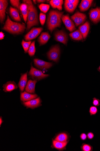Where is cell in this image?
<instances>
[{
    "instance_id": "1",
    "label": "cell",
    "mask_w": 100,
    "mask_h": 151,
    "mask_svg": "<svg viewBox=\"0 0 100 151\" xmlns=\"http://www.w3.org/2000/svg\"><path fill=\"white\" fill-rule=\"evenodd\" d=\"M23 2L27 5L28 7V15L27 30L28 31L32 26L39 24L38 15L37 9L33 4L31 1L26 0L23 1Z\"/></svg>"
},
{
    "instance_id": "2",
    "label": "cell",
    "mask_w": 100,
    "mask_h": 151,
    "mask_svg": "<svg viewBox=\"0 0 100 151\" xmlns=\"http://www.w3.org/2000/svg\"><path fill=\"white\" fill-rule=\"evenodd\" d=\"M63 14L64 12L56 10L50 11L47 20V24L48 29L51 32L56 28L60 26L61 19Z\"/></svg>"
},
{
    "instance_id": "3",
    "label": "cell",
    "mask_w": 100,
    "mask_h": 151,
    "mask_svg": "<svg viewBox=\"0 0 100 151\" xmlns=\"http://www.w3.org/2000/svg\"><path fill=\"white\" fill-rule=\"evenodd\" d=\"M26 28L24 24L12 21L7 16V19L3 29L11 33L18 34L23 32Z\"/></svg>"
},
{
    "instance_id": "4",
    "label": "cell",
    "mask_w": 100,
    "mask_h": 151,
    "mask_svg": "<svg viewBox=\"0 0 100 151\" xmlns=\"http://www.w3.org/2000/svg\"><path fill=\"white\" fill-rule=\"evenodd\" d=\"M49 60L57 62L60 55V49L58 45H56L53 47L47 53Z\"/></svg>"
},
{
    "instance_id": "5",
    "label": "cell",
    "mask_w": 100,
    "mask_h": 151,
    "mask_svg": "<svg viewBox=\"0 0 100 151\" xmlns=\"http://www.w3.org/2000/svg\"><path fill=\"white\" fill-rule=\"evenodd\" d=\"M43 28H32L25 36L26 41H29L34 39L38 36Z\"/></svg>"
},
{
    "instance_id": "6",
    "label": "cell",
    "mask_w": 100,
    "mask_h": 151,
    "mask_svg": "<svg viewBox=\"0 0 100 151\" xmlns=\"http://www.w3.org/2000/svg\"><path fill=\"white\" fill-rule=\"evenodd\" d=\"M29 75L32 78H35L39 80L46 78L49 76L48 75L45 74L42 71L39 70L31 66Z\"/></svg>"
},
{
    "instance_id": "7",
    "label": "cell",
    "mask_w": 100,
    "mask_h": 151,
    "mask_svg": "<svg viewBox=\"0 0 100 151\" xmlns=\"http://www.w3.org/2000/svg\"><path fill=\"white\" fill-rule=\"evenodd\" d=\"M71 17L72 19L75 23L77 26L83 24L86 19L85 15L79 12L75 14Z\"/></svg>"
},
{
    "instance_id": "8",
    "label": "cell",
    "mask_w": 100,
    "mask_h": 151,
    "mask_svg": "<svg viewBox=\"0 0 100 151\" xmlns=\"http://www.w3.org/2000/svg\"><path fill=\"white\" fill-rule=\"evenodd\" d=\"M61 19L66 28L70 32H72L76 29L74 23L70 19L68 15L62 16Z\"/></svg>"
},
{
    "instance_id": "9",
    "label": "cell",
    "mask_w": 100,
    "mask_h": 151,
    "mask_svg": "<svg viewBox=\"0 0 100 151\" xmlns=\"http://www.w3.org/2000/svg\"><path fill=\"white\" fill-rule=\"evenodd\" d=\"M89 17L91 20L94 23H96L100 21V8L97 7L90 11Z\"/></svg>"
},
{
    "instance_id": "10",
    "label": "cell",
    "mask_w": 100,
    "mask_h": 151,
    "mask_svg": "<svg viewBox=\"0 0 100 151\" xmlns=\"http://www.w3.org/2000/svg\"><path fill=\"white\" fill-rule=\"evenodd\" d=\"M8 3L7 1H0V20L1 23H3L6 17V11Z\"/></svg>"
},
{
    "instance_id": "11",
    "label": "cell",
    "mask_w": 100,
    "mask_h": 151,
    "mask_svg": "<svg viewBox=\"0 0 100 151\" xmlns=\"http://www.w3.org/2000/svg\"><path fill=\"white\" fill-rule=\"evenodd\" d=\"M56 40L65 45L67 43L68 38L67 35L63 31H57L55 34Z\"/></svg>"
},
{
    "instance_id": "12",
    "label": "cell",
    "mask_w": 100,
    "mask_h": 151,
    "mask_svg": "<svg viewBox=\"0 0 100 151\" xmlns=\"http://www.w3.org/2000/svg\"><path fill=\"white\" fill-rule=\"evenodd\" d=\"M41 102L40 98L39 97L36 99L24 102L23 104L27 108L34 109L40 106L41 105Z\"/></svg>"
},
{
    "instance_id": "13",
    "label": "cell",
    "mask_w": 100,
    "mask_h": 151,
    "mask_svg": "<svg viewBox=\"0 0 100 151\" xmlns=\"http://www.w3.org/2000/svg\"><path fill=\"white\" fill-rule=\"evenodd\" d=\"M34 61L35 66L41 69H48L53 66L52 63L46 62L39 59H35Z\"/></svg>"
},
{
    "instance_id": "14",
    "label": "cell",
    "mask_w": 100,
    "mask_h": 151,
    "mask_svg": "<svg viewBox=\"0 0 100 151\" xmlns=\"http://www.w3.org/2000/svg\"><path fill=\"white\" fill-rule=\"evenodd\" d=\"M90 24L86 21L84 24L79 27V30L82 33L83 38L85 39L87 37L90 30Z\"/></svg>"
},
{
    "instance_id": "15",
    "label": "cell",
    "mask_w": 100,
    "mask_h": 151,
    "mask_svg": "<svg viewBox=\"0 0 100 151\" xmlns=\"http://www.w3.org/2000/svg\"><path fill=\"white\" fill-rule=\"evenodd\" d=\"M16 8L10 7L9 9L10 14L11 18L17 21H21L19 11Z\"/></svg>"
},
{
    "instance_id": "16",
    "label": "cell",
    "mask_w": 100,
    "mask_h": 151,
    "mask_svg": "<svg viewBox=\"0 0 100 151\" xmlns=\"http://www.w3.org/2000/svg\"><path fill=\"white\" fill-rule=\"evenodd\" d=\"M37 97V95L36 94H31L26 91L21 93L20 99L23 102L29 101L35 99Z\"/></svg>"
},
{
    "instance_id": "17",
    "label": "cell",
    "mask_w": 100,
    "mask_h": 151,
    "mask_svg": "<svg viewBox=\"0 0 100 151\" xmlns=\"http://www.w3.org/2000/svg\"><path fill=\"white\" fill-rule=\"evenodd\" d=\"M37 80H29L25 88V90L30 94H34L35 93V87L37 83Z\"/></svg>"
},
{
    "instance_id": "18",
    "label": "cell",
    "mask_w": 100,
    "mask_h": 151,
    "mask_svg": "<svg viewBox=\"0 0 100 151\" xmlns=\"http://www.w3.org/2000/svg\"><path fill=\"white\" fill-rule=\"evenodd\" d=\"M93 1L91 0H82L79 6L80 11H84L88 10L91 6Z\"/></svg>"
},
{
    "instance_id": "19",
    "label": "cell",
    "mask_w": 100,
    "mask_h": 151,
    "mask_svg": "<svg viewBox=\"0 0 100 151\" xmlns=\"http://www.w3.org/2000/svg\"><path fill=\"white\" fill-rule=\"evenodd\" d=\"M51 36L48 32H42L39 37L38 41L40 43V46L46 44L48 41Z\"/></svg>"
},
{
    "instance_id": "20",
    "label": "cell",
    "mask_w": 100,
    "mask_h": 151,
    "mask_svg": "<svg viewBox=\"0 0 100 151\" xmlns=\"http://www.w3.org/2000/svg\"><path fill=\"white\" fill-rule=\"evenodd\" d=\"M3 87L4 90L5 92H11L18 88L16 84L14 81L7 82L4 85Z\"/></svg>"
},
{
    "instance_id": "21",
    "label": "cell",
    "mask_w": 100,
    "mask_h": 151,
    "mask_svg": "<svg viewBox=\"0 0 100 151\" xmlns=\"http://www.w3.org/2000/svg\"><path fill=\"white\" fill-rule=\"evenodd\" d=\"M27 73H26L22 75L18 85L21 91L22 92L24 90L27 84Z\"/></svg>"
},
{
    "instance_id": "22",
    "label": "cell",
    "mask_w": 100,
    "mask_h": 151,
    "mask_svg": "<svg viewBox=\"0 0 100 151\" xmlns=\"http://www.w3.org/2000/svg\"><path fill=\"white\" fill-rule=\"evenodd\" d=\"M20 10L23 16L24 21L26 23L28 15V9L27 5L25 3H22L20 5Z\"/></svg>"
},
{
    "instance_id": "23",
    "label": "cell",
    "mask_w": 100,
    "mask_h": 151,
    "mask_svg": "<svg viewBox=\"0 0 100 151\" xmlns=\"http://www.w3.org/2000/svg\"><path fill=\"white\" fill-rule=\"evenodd\" d=\"M68 143V142H62L54 140H53V146L55 148L61 150L65 148Z\"/></svg>"
},
{
    "instance_id": "24",
    "label": "cell",
    "mask_w": 100,
    "mask_h": 151,
    "mask_svg": "<svg viewBox=\"0 0 100 151\" xmlns=\"http://www.w3.org/2000/svg\"><path fill=\"white\" fill-rule=\"evenodd\" d=\"M63 2V0H52L50 1V4L53 8H57L61 11L62 9V5Z\"/></svg>"
},
{
    "instance_id": "25",
    "label": "cell",
    "mask_w": 100,
    "mask_h": 151,
    "mask_svg": "<svg viewBox=\"0 0 100 151\" xmlns=\"http://www.w3.org/2000/svg\"><path fill=\"white\" fill-rule=\"evenodd\" d=\"M69 35L71 38L74 40L81 41L83 39L82 35L79 30L71 33Z\"/></svg>"
},
{
    "instance_id": "26",
    "label": "cell",
    "mask_w": 100,
    "mask_h": 151,
    "mask_svg": "<svg viewBox=\"0 0 100 151\" xmlns=\"http://www.w3.org/2000/svg\"><path fill=\"white\" fill-rule=\"evenodd\" d=\"M77 5L70 3L65 1V10L70 13H72L73 12L75 9L77 7Z\"/></svg>"
},
{
    "instance_id": "27",
    "label": "cell",
    "mask_w": 100,
    "mask_h": 151,
    "mask_svg": "<svg viewBox=\"0 0 100 151\" xmlns=\"http://www.w3.org/2000/svg\"><path fill=\"white\" fill-rule=\"evenodd\" d=\"M68 135L65 133H62L58 134L55 137V140L60 142H68Z\"/></svg>"
},
{
    "instance_id": "28",
    "label": "cell",
    "mask_w": 100,
    "mask_h": 151,
    "mask_svg": "<svg viewBox=\"0 0 100 151\" xmlns=\"http://www.w3.org/2000/svg\"><path fill=\"white\" fill-rule=\"evenodd\" d=\"M81 149L82 151H92L93 147L90 144L84 143L82 144Z\"/></svg>"
},
{
    "instance_id": "29",
    "label": "cell",
    "mask_w": 100,
    "mask_h": 151,
    "mask_svg": "<svg viewBox=\"0 0 100 151\" xmlns=\"http://www.w3.org/2000/svg\"><path fill=\"white\" fill-rule=\"evenodd\" d=\"M35 41H34L32 43L30 46L28 50V53L30 56H34L35 52Z\"/></svg>"
},
{
    "instance_id": "30",
    "label": "cell",
    "mask_w": 100,
    "mask_h": 151,
    "mask_svg": "<svg viewBox=\"0 0 100 151\" xmlns=\"http://www.w3.org/2000/svg\"><path fill=\"white\" fill-rule=\"evenodd\" d=\"M31 43V41L26 42L24 40H23L22 44L25 53H27L28 52V50H29Z\"/></svg>"
},
{
    "instance_id": "31",
    "label": "cell",
    "mask_w": 100,
    "mask_h": 151,
    "mask_svg": "<svg viewBox=\"0 0 100 151\" xmlns=\"http://www.w3.org/2000/svg\"><path fill=\"white\" fill-rule=\"evenodd\" d=\"M39 7L43 13L46 14L49 10L50 6L48 4H42L39 5Z\"/></svg>"
},
{
    "instance_id": "32",
    "label": "cell",
    "mask_w": 100,
    "mask_h": 151,
    "mask_svg": "<svg viewBox=\"0 0 100 151\" xmlns=\"http://www.w3.org/2000/svg\"><path fill=\"white\" fill-rule=\"evenodd\" d=\"M10 2L12 6L17 8L20 12V3L18 0H11Z\"/></svg>"
},
{
    "instance_id": "33",
    "label": "cell",
    "mask_w": 100,
    "mask_h": 151,
    "mask_svg": "<svg viewBox=\"0 0 100 151\" xmlns=\"http://www.w3.org/2000/svg\"><path fill=\"white\" fill-rule=\"evenodd\" d=\"M98 112V110L96 106H92L89 109V113L91 116L96 115Z\"/></svg>"
},
{
    "instance_id": "34",
    "label": "cell",
    "mask_w": 100,
    "mask_h": 151,
    "mask_svg": "<svg viewBox=\"0 0 100 151\" xmlns=\"http://www.w3.org/2000/svg\"><path fill=\"white\" fill-rule=\"evenodd\" d=\"M46 19V15L43 13H40L39 16V19L41 24L42 26L44 25Z\"/></svg>"
},
{
    "instance_id": "35",
    "label": "cell",
    "mask_w": 100,
    "mask_h": 151,
    "mask_svg": "<svg viewBox=\"0 0 100 151\" xmlns=\"http://www.w3.org/2000/svg\"><path fill=\"white\" fill-rule=\"evenodd\" d=\"M93 99V101L92 104L93 105L96 107L99 106L100 105V100L99 99H97L96 98H94Z\"/></svg>"
},
{
    "instance_id": "36",
    "label": "cell",
    "mask_w": 100,
    "mask_h": 151,
    "mask_svg": "<svg viewBox=\"0 0 100 151\" xmlns=\"http://www.w3.org/2000/svg\"><path fill=\"white\" fill-rule=\"evenodd\" d=\"M87 138H88L89 140H92L94 138V133L91 132L87 133Z\"/></svg>"
},
{
    "instance_id": "37",
    "label": "cell",
    "mask_w": 100,
    "mask_h": 151,
    "mask_svg": "<svg viewBox=\"0 0 100 151\" xmlns=\"http://www.w3.org/2000/svg\"><path fill=\"white\" fill-rule=\"evenodd\" d=\"M80 137L82 140L85 141L87 139V136L85 133H82L80 135Z\"/></svg>"
},
{
    "instance_id": "38",
    "label": "cell",
    "mask_w": 100,
    "mask_h": 151,
    "mask_svg": "<svg viewBox=\"0 0 100 151\" xmlns=\"http://www.w3.org/2000/svg\"><path fill=\"white\" fill-rule=\"evenodd\" d=\"M67 1L70 3L77 5H78L79 1H77V0H71V1H70V0H67Z\"/></svg>"
},
{
    "instance_id": "39",
    "label": "cell",
    "mask_w": 100,
    "mask_h": 151,
    "mask_svg": "<svg viewBox=\"0 0 100 151\" xmlns=\"http://www.w3.org/2000/svg\"><path fill=\"white\" fill-rule=\"evenodd\" d=\"M5 36L4 34L2 32H0V39L2 40L4 39Z\"/></svg>"
},
{
    "instance_id": "40",
    "label": "cell",
    "mask_w": 100,
    "mask_h": 151,
    "mask_svg": "<svg viewBox=\"0 0 100 151\" xmlns=\"http://www.w3.org/2000/svg\"><path fill=\"white\" fill-rule=\"evenodd\" d=\"M45 1H43V0H37V1H36L37 2V3H44L45 2Z\"/></svg>"
},
{
    "instance_id": "41",
    "label": "cell",
    "mask_w": 100,
    "mask_h": 151,
    "mask_svg": "<svg viewBox=\"0 0 100 151\" xmlns=\"http://www.w3.org/2000/svg\"><path fill=\"white\" fill-rule=\"evenodd\" d=\"M98 71L100 73V66L97 69Z\"/></svg>"
},
{
    "instance_id": "42",
    "label": "cell",
    "mask_w": 100,
    "mask_h": 151,
    "mask_svg": "<svg viewBox=\"0 0 100 151\" xmlns=\"http://www.w3.org/2000/svg\"><path fill=\"white\" fill-rule=\"evenodd\" d=\"M2 119H1H1H0V121H1V123H0V124H1H1L2 123Z\"/></svg>"
},
{
    "instance_id": "43",
    "label": "cell",
    "mask_w": 100,
    "mask_h": 151,
    "mask_svg": "<svg viewBox=\"0 0 100 151\" xmlns=\"http://www.w3.org/2000/svg\"><path fill=\"white\" fill-rule=\"evenodd\" d=\"M33 1L34 4H36L37 1H34V0H33Z\"/></svg>"
}]
</instances>
